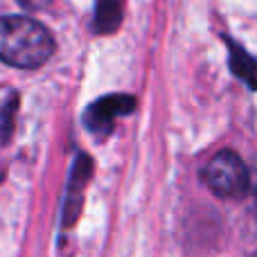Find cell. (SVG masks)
<instances>
[{"mask_svg":"<svg viewBox=\"0 0 257 257\" xmlns=\"http://www.w3.org/2000/svg\"><path fill=\"white\" fill-rule=\"evenodd\" d=\"M133 108V99L126 95H113V97H104L95 102L93 106L86 111V126L90 131L106 133L113 126V120L117 115H124Z\"/></svg>","mask_w":257,"mask_h":257,"instance_id":"cell-3","label":"cell"},{"mask_svg":"<svg viewBox=\"0 0 257 257\" xmlns=\"http://www.w3.org/2000/svg\"><path fill=\"white\" fill-rule=\"evenodd\" d=\"M54 39L30 16H0V61L14 68H39L52 57Z\"/></svg>","mask_w":257,"mask_h":257,"instance_id":"cell-1","label":"cell"},{"mask_svg":"<svg viewBox=\"0 0 257 257\" xmlns=\"http://www.w3.org/2000/svg\"><path fill=\"white\" fill-rule=\"evenodd\" d=\"M18 3L25 9H30V12H41V9H45L52 0H18Z\"/></svg>","mask_w":257,"mask_h":257,"instance_id":"cell-6","label":"cell"},{"mask_svg":"<svg viewBox=\"0 0 257 257\" xmlns=\"http://www.w3.org/2000/svg\"><path fill=\"white\" fill-rule=\"evenodd\" d=\"M203 183L221 199H239L250 187V174L235 151L223 149L214 154L203 167Z\"/></svg>","mask_w":257,"mask_h":257,"instance_id":"cell-2","label":"cell"},{"mask_svg":"<svg viewBox=\"0 0 257 257\" xmlns=\"http://www.w3.org/2000/svg\"><path fill=\"white\" fill-rule=\"evenodd\" d=\"M122 18V0H97V16H95V30L99 34H108L120 25Z\"/></svg>","mask_w":257,"mask_h":257,"instance_id":"cell-4","label":"cell"},{"mask_svg":"<svg viewBox=\"0 0 257 257\" xmlns=\"http://www.w3.org/2000/svg\"><path fill=\"white\" fill-rule=\"evenodd\" d=\"M230 66H232V72L237 77H241L250 88H257V61L253 57H248L239 45H232L230 50Z\"/></svg>","mask_w":257,"mask_h":257,"instance_id":"cell-5","label":"cell"}]
</instances>
